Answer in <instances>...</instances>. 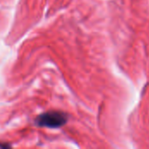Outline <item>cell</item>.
<instances>
[{
  "mask_svg": "<svg viewBox=\"0 0 149 149\" xmlns=\"http://www.w3.org/2000/svg\"><path fill=\"white\" fill-rule=\"evenodd\" d=\"M68 117L65 113L58 111H51L40 114L36 119V123L39 127L49 128H58L66 123Z\"/></svg>",
  "mask_w": 149,
  "mask_h": 149,
  "instance_id": "1",
  "label": "cell"
}]
</instances>
